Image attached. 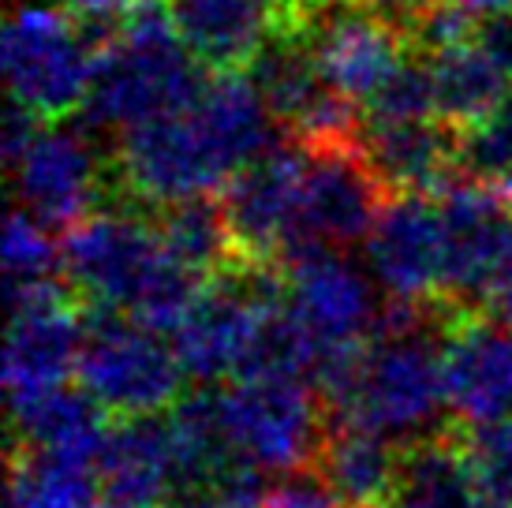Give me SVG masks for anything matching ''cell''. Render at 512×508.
<instances>
[{"label":"cell","instance_id":"6da1fadb","mask_svg":"<svg viewBox=\"0 0 512 508\" xmlns=\"http://www.w3.org/2000/svg\"><path fill=\"white\" fill-rule=\"evenodd\" d=\"M202 64L172 27L169 8L146 4L128 15L101 45L90 98L86 131H131L165 116L187 113L202 98Z\"/></svg>","mask_w":512,"mask_h":508},{"label":"cell","instance_id":"7a4b0ae2","mask_svg":"<svg viewBox=\"0 0 512 508\" xmlns=\"http://www.w3.org/2000/svg\"><path fill=\"white\" fill-rule=\"evenodd\" d=\"M109 30L86 27L68 8L23 4L4 23V79L12 105L38 120H64L90 98Z\"/></svg>","mask_w":512,"mask_h":508},{"label":"cell","instance_id":"3957f363","mask_svg":"<svg viewBox=\"0 0 512 508\" xmlns=\"http://www.w3.org/2000/svg\"><path fill=\"white\" fill-rule=\"evenodd\" d=\"M441 340L434 333L419 337L370 340L363 367L341 411H333L329 426H359L382 438H430L449 423H438L445 400V370H441Z\"/></svg>","mask_w":512,"mask_h":508},{"label":"cell","instance_id":"277c9868","mask_svg":"<svg viewBox=\"0 0 512 508\" xmlns=\"http://www.w3.org/2000/svg\"><path fill=\"white\" fill-rule=\"evenodd\" d=\"M79 378L105 411L120 419H146L176 404L184 367L176 348L135 318H120V311H90Z\"/></svg>","mask_w":512,"mask_h":508},{"label":"cell","instance_id":"5b68a950","mask_svg":"<svg viewBox=\"0 0 512 508\" xmlns=\"http://www.w3.org/2000/svg\"><path fill=\"white\" fill-rule=\"evenodd\" d=\"M228 445L258 471H311L326 438V408L307 381H236L217 389Z\"/></svg>","mask_w":512,"mask_h":508},{"label":"cell","instance_id":"8992f818","mask_svg":"<svg viewBox=\"0 0 512 508\" xmlns=\"http://www.w3.org/2000/svg\"><path fill=\"white\" fill-rule=\"evenodd\" d=\"M64 273L90 311H135L172 258L135 206H105L64 236Z\"/></svg>","mask_w":512,"mask_h":508},{"label":"cell","instance_id":"52a82bcc","mask_svg":"<svg viewBox=\"0 0 512 508\" xmlns=\"http://www.w3.org/2000/svg\"><path fill=\"white\" fill-rule=\"evenodd\" d=\"M12 172L23 213L49 232L68 236L86 217L113 206V150H98L90 131L42 127Z\"/></svg>","mask_w":512,"mask_h":508},{"label":"cell","instance_id":"ba28073f","mask_svg":"<svg viewBox=\"0 0 512 508\" xmlns=\"http://www.w3.org/2000/svg\"><path fill=\"white\" fill-rule=\"evenodd\" d=\"M385 202L389 195L378 184V176L370 172L359 142L356 146L303 150L296 228L285 243V254L299 251V247L348 251L352 243L374 232Z\"/></svg>","mask_w":512,"mask_h":508},{"label":"cell","instance_id":"9c48e42d","mask_svg":"<svg viewBox=\"0 0 512 508\" xmlns=\"http://www.w3.org/2000/svg\"><path fill=\"white\" fill-rule=\"evenodd\" d=\"M299 187H303V150L288 139L281 146H270L228 180L221 191V213L236 251V269L281 266L285 243L296 228Z\"/></svg>","mask_w":512,"mask_h":508},{"label":"cell","instance_id":"30bf717a","mask_svg":"<svg viewBox=\"0 0 512 508\" xmlns=\"http://www.w3.org/2000/svg\"><path fill=\"white\" fill-rule=\"evenodd\" d=\"M288 284V311L322 348H359L374 340L382 303L370 281L344 262L341 251L299 247L281 258Z\"/></svg>","mask_w":512,"mask_h":508},{"label":"cell","instance_id":"8fae6325","mask_svg":"<svg viewBox=\"0 0 512 508\" xmlns=\"http://www.w3.org/2000/svg\"><path fill=\"white\" fill-rule=\"evenodd\" d=\"M303 38L326 83L352 105H367L412 53L404 34L363 0H333Z\"/></svg>","mask_w":512,"mask_h":508},{"label":"cell","instance_id":"7c38bea8","mask_svg":"<svg viewBox=\"0 0 512 508\" xmlns=\"http://www.w3.org/2000/svg\"><path fill=\"white\" fill-rule=\"evenodd\" d=\"M86 344V311L68 288H42L12 303V325L4 344V385L8 400L57 389L79 370Z\"/></svg>","mask_w":512,"mask_h":508},{"label":"cell","instance_id":"4fadbf2b","mask_svg":"<svg viewBox=\"0 0 512 508\" xmlns=\"http://www.w3.org/2000/svg\"><path fill=\"white\" fill-rule=\"evenodd\" d=\"M367 262L389 299L445 303V228L441 210L427 195L385 202L382 217L367 236Z\"/></svg>","mask_w":512,"mask_h":508},{"label":"cell","instance_id":"5bb4252c","mask_svg":"<svg viewBox=\"0 0 512 508\" xmlns=\"http://www.w3.org/2000/svg\"><path fill=\"white\" fill-rule=\"evenodd\" d=\"M441 370L453 423H494L512 411V333L498 318L460 314L441 340Z\"/></svg>","mask_w":512,"mask_h":508},{"label":"cell","instance_id":"9a60e30c","mask_svg":"<svg viewBox=\"0 0 512 508\" xmlns=\"http://www.w3.org/2000/svg\"><path fill=\"white\" fill-rule=\"evenodd\" d=\"M98 508H165L172 494L169 419H120L94 464Z\"/></svg>","mask_w":512,"mask_h":508},{"label":"cell","instance_id":"2e32d148","mask_svg":"<svg viewBox=\"0 0 512 508\" xmlns=\"http://www.w3.org/2000/svg\"><path fill=\"white\" fill-rule=\"evenodd\" d=\"M165 8L187 53L217 75H243L273 38L266 0H169Z\"/></svg>","mask_w":512,"mask_h":508},{"label":"cell","instance_id":"e0dca14e","mask_svg":"<svg viewBox=\"0 0 512 508\" xmlns=\"http://www.w3.org/2000/svg\"><path fill=\"white\" fill-rule=\"evenodd\" d=\"M359 146L389 198L441 195L456 176V131L441 120L367 124Z\"/></svg>","mask_w":512,"mask_h":508},{"label":"cell","instance_id":"ac0fdd59","mask_svg":"<svg viewBox=\"0 0 512 508\" xmlns=\"http://www.w3.org/2000/svg\"><path fill=\"white\" fill-rule=\"evenodd\" d=\"M12 426L19 449L75 460V464L94 467L101 456V445L109 438L113 426L105 423L101 408L86 389L57 385L12 400Z\"/></svg>","mask_w":512,"mask_h":508},{"label":"cell","instance_id":"d6986e66","mask_svg":"<svg viewBox=\"0 0 512 508\" xmlns=\"http://www.w3.org/2000/svg\"><path fill=\"white\" fill-rule=\"evenodd\" d=\"M311 471L344 508H389L397 490L400 445L359 426H329Z\"/></svg>","mask_w":512,"mask_h":508},{"label":"cell","instance_id":"ffe728a7","mask_svg":"<svg viewBox=\"0 0 512 508\" xmlns=\"http://www.w3.org/2000/svg\"><path fill=\"white\" fill-rule=\"evenodd\" d=\"M389 508H490L471 479L453 423L400 445V471Z\"/></svg>","mask_w":512,"mask_h":508},{"label":"cell","instance_id":"44dd1931","mask_svg":"<svg viewBox=\"0 0 512 508\" xmlns=\"http://www.w3.org/2000/svg\"><path fill=\"white\" fill-rule=\"evenodd\" d=\"M430 75H434V105L438 120L453 131L483 124L512 98V79L498 68V60L479 45V34L464 45H449L441 53H430Z\"/></svg>","mask_w":512,"mask_h":508},{"label":"cell","instance_id":"7402d4cb","mask_svg":"<svg viewBox=\"0 0 512 508\" xmlns=\"http://www.w3.org/2000/svg\"><path fill=\"white\" fill-rule=\"evenodd\" d=\"M157 236H161V247L169 251L172 262H180L202 281L206 277L214 281L228 269H236V251L228 240L221 202L187 198V202L157 210Z\"/></svg>","mask_w":512,"mask_h":508},{"label":"cell","instance_id":"603a6c76","mask_svg":"<svg viewBox=\"0 0 512 508\" xmlns=\"http://www.w3.org/2000/svg\"><path fill=\"white\" fill-rule=\"evenodd\" d=\"M8 508H98V475L75 460L12 445Z\"/></svg>","mask_w":512,"mask_h":508},{"label":"cell","instance_id":"cb8c5ba5","mask_svg":"<svg viewBox=\"0 0 512 508\" xmlns=\"http://www.w3.org/2000/svg\"><path fill=\"white\" fill-rule=\"evenodd\" d=\"M60 269H64V254L30 213L15 210L4 228V292L8 303L34 296L42 288L60 284Z\"/></svg>","mask_w":512,"mask_h":508},{"label":"cell","instance_id":"d4e9b609","mask_svg":"<svg viewBox=\"0 0 512 508\" xmlns=\"http://www.w3.org/2000/svg\"><path fill=\"white\" fill-rule=\"evenodd\" d=\"M453 430L486 505L512 508V415L479 426L453 423Z\"/></svg>","mask_w":512,"mask_h":508},{"label":"cell","instance_id":"484cf974","mask_svg":"<svg viewBox=\"0 0 512 508\" xmlns=\"http://www.w3.org/2000/svg\"><path fill=\"white\" fill-rule=\"evenodd\" d=\"M367 109V124H412V120H438V105H434V75H430V60H419L408 53L385 86L363 105Z\"/></svg>","mask_w":512,"mask_h":508},{"label":"cell","instance_id":"4316f807","mask_svg":"<svg viewBox=\"0 0 512 508\" xmlns=\"http://www.w3.org/2000/svg\"><path fill=\"white\" fill-rule=\"evenodd\" d=\"M270 486L262 482V471L251 464H240L206 482H191L172 490L165 508H262Z\"/></svg>","mask_w":512,"mask_h":508},{"label":"cell","instance_id":"83f0119b","mask_svg":"<svg viewBox=\"0 0 512 508\" xmlns=\"http://www.w3.org/2000/svg\"><path fill=\"white\" fill-rule=\"evenodd\" d=\"M262 508H341V501L314 471H292L288 479L270 486Z\"/></svg>","mask_w":512,"mask_h":508},{"label":"cell","instance_id":"f1b7e54d","mask_svg":"<svg viewBox=\"0 0 512 508\" xmlns=\"http://www.w3.org/2000/svg\"><path fill=\"white\" fill-rule=\"evenodd\" d=\"M483 314L486 318H498V322H512V213L509 221H505V232H501L490 277H486Z\"/></svg>","mask_w":512,"mask_h":508},{"label":"cell","instance_id":"f546056e","mask_svg":"<svg viewBox=\"0 0 512 508\" xmlns=\"http://www.w3.org/2000/svg\"><path fill=\"white\" fill-rule=\"evenodd\" d=\"M64 4H68V12H72L75 19H83L86 27L116 30L128 15L146 8L150 0H64Z\"/></svg>","mask_w":512,"mask_h":508},{"label":"cell","instance_id":"4dcf8cb0","mask_svg":"<svg viewBox=\"0 0 512 508\" xmlns=\"http://www.w3.org/2000/svg\"><path fill=\"white\" fill-rule=\"evenodd\" d=\"M266 4L273 15V34H307L333 0H266Z\"/></svg>","mask_w":512,"mask_h":508},{"label":"cell","instance_id":"1f68e13d","mask_svg":"<svg viewBox=\"0 0 512 508\" xmlns=\"http://www.w3.org/2000/svg\"><path fill=\"white\" fill-rule=\"evenodd\" d=\"M479 45L498 60V68L512 79V15L486 19L483 27H479Z\"/></svg>","mask_w":512,"mask_h":508},{"label":"cell","instance_id":"d6a6232c","mask_svg":"<svg viewBox=\"0 0 512 508\" xmlns=\"http://www.w3.org/2000/svg\"><path fill=\"white\" fill-rule=\"evenodd\" d=\"M456 8H464V12L475 19H501V15H512V0H449Z\"/></svg>","mask_w":512,"mask_h":508}]
</instances>
